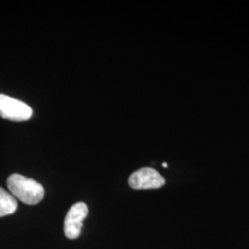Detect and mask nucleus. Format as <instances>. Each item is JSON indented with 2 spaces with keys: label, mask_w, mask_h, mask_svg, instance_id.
Returning <instances> with one entry per match:
<instances>
[{
  "label": "nucleus",
  "mask_w": 249,
  "mask_h": 249,
  "mask_svg": "<svg viewBox=\"0 0 249 249\" xmlns=\"http://www.w3.org/2000/svg\"><path fill=\"white\" fill-rule=\"evenodd\" d=\"M7 185L11 194L25 204H38L45 196V189L40 183L19 174L9 176Z\"/></svg>",
  "instance_id": "1"
},
{
  "label": "nucleus",
  "mask_w": 249,
  "mask_h": 249,
  "mask_svg": "<svg viewBox=\"0 0 249 249\" xmlns=\"http://www.w3.org/2000/svg\"><path fill=\"white\" fill-rule=\"evenodd\" d=\"M33 116L32 108L25 103L0 94V116L11 121H25Z\"/></svg>",
  "instance_id": "2"
},
{
  "label": "nucleus",
  "mask_w": 249,
  "mask_h": 249,
  "mask_svg": "<svg viewBox=\"0 0 249 249\" xmlns=\"http://www.w3.org/2000/svg\"><path fill=\"white\" fill-rule=\"evenodd\" d=\"M165 179L151 167H144L134 172L129 177L128 185L133 189H156L164 186Z\"/></svg>",
  "instance_id": "3"
},
{
  "label": "nucleus",
  "mask_w": 249,
  "mask_h": 249,
  "mask_svg": "<svg viewBox=\"0 0 249 249\" xmlns=\"http://www.w3.org/2000/svg\"><path fill=\"white\" fill-rule=\"evenodd\" d=\"M88 214V207L83 202H78L69 210L64 221V231L69 239L74 240L80 236L82 223Z\"/></svg>",
  "instance_id": "4"
},
{
  "label": "nucleus",
  "mask_w": 249,
  "mask_h": 249,
  "mask_svg": "<svg viewBox=\"0 0 249 249\" xmlns=\"http://www.w3.org/2000/svg\"><path fill=\"white\" fill-rule=\"evenodd\" d=\"M17 207L18 204L15 197L0 187V217L14 213Z\"/></svg>",
  "instance_id": "5"
},
{
  "label": "nucleus",
  "mask_w": 249,
  "mask_h": 249,
  "mask_svg": "<svg viewBox=\"0 0 249 249\" xmlns=\"http://www.w3.org/2000/svg\"><path fill=\"white\" fill-rule=\"evenodd\" d=\"M162 166H163V167H167L168 165H167V163H165V162H164V163H162Z\"/></svg>",
  "instance_id": "6"
}]
</instances>
